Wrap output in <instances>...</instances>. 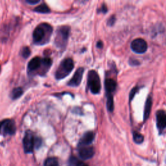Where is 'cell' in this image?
I'll return each instance as SVG.
<instances>
[{
    "label": "cell",
    "mask_w": 166,
    "mask_h": 166,
    "mask_svg": "<svg viewBox=\"0 0 166 166\" xmlns=\"http://www.w3.org/2000/svg\"><path fill=\"white\" fill-rule=\"evenodd\" d=\"M138 87H135L131 90V93H130V95H129L130 101H131L132 100V99L134 98V96L136 95V93L138 92Z\"/></svg>",
    "instance_id": "20"
},
{
    "label": "cell",
    "mask_w": 166,
    "mask_h": 166,
    "mask_svg": "<svg viewBox=\"0 0 166 166\" xmlns=\"http://www.w3.org/2000/svg\"><path fill=\"white\" fill-rule=\"evenodd\" d=\"M129 64L132 66H138L139 64V62L136 59H131L129 60Z\"/></svg>",
    "instance_id": "23"
},
{
    "label": "cell",
    "mask_w": 166,
    "mask_h": 166,
    "mask_svg": "<svg viewBox=\"0 0 166 166\" xmlns=\"http://www.w3.org/2000/svg\"><path fill=\"white\" fill-rule=\"evenodd\" d=\"M156 116H157V128L160 133H162L166 126V116L164 110H158Z\"/></svg>",
    "instance_id": "9"
},
{
    "label": "cell",
    "mask_w": 166,
    "mask_h": 166,
    "mask_svg": "<svg viewBox=\"0 0 166 166\" xmlns=\"http://www.w3.org/2000/svg\"><path fill=\"white\" fill-rule=\"evenodd\" d=\"M74 67V61L71 59H66L62 61L59 68L57 69L55 73V77L56 79L60 80L64 79L72 71Z\"/></svg>",
    "instance_id": "3"
},
{
    "label": "cell",
    "mask_w": 166,
    "mask_h": 166,
    "mask_svg": "<svg viewBox=\"0 0 166 166\" xmlns=\"http://www.w3.org/2000/svg\"><path fill=\"white\" fill-rule=\"evenodd\" d=\"M133 139H134V141L135 143H136L138 144H140L143 142L144 138L143 136V135H142L141 134H139L137 132H134L133 133Z\"/></svg>",
    "instance_id": "18"
},
{
    "label": "cell",
    "mask_w": 166,
    "mask_h": 166,
    "mask_svg": "<svg viewBox=\"0 0 166 166\" xmlns=\"http://www.w3.org/2000/svg\"><path fill=\"white\" fill-rule=\"evenodd\" d=\"M98 12L99 13H104V14H105L107 13V7L106 5L105 4H103L102 6H101V8L98 10Z\"/></svg>",
    "instance_id": "24"
},
{
    "label": "cell",
    "mask_w": 166,
    "mask_h": 166,
    "mask_svg": "<svg viewBox=\"0 0 166 166\" xmlns=\"http://www.w3.org/2000/svg\"><path fill=\"white\" fill-rule=\"evenodd\" d=\"M84 68L81 67L79 69H77L75 71V74L73 76V77L70 80V81L67 82V86H71V87H77L79 86L81 81L83 74H84Z\"/></svg>",
    "instance_id": "8"
},
{
    "label": "cell",
    "mask_w": 166,
    "mask_h": 166,
    "mask_svg": "<svg viewBox=\"0 0 166 166\" xmlns=\"http://www.w3.org/2000/svg\"><path fill=\"white\" fill-rule=\"evenodd\" d=\"M75 166H88V165H86V164H85V163L81 162H79H79H78L75 165Z\"/></svg>",
    "instance_id": "26"
},
{
    "label": "cell",
    "mask_w": 166,
    "mask_h": 166,
    "mask_svg": "<svg viewBox=\"0 0 166 166\" xmlns=\"http://www.w3.org/2000/svg\"><path fill=\"white\" fill-rule=\"evenodd\" d=\"M88 86L93 94L99 93L101 89V84L99 76L95 70H91L88 74Z\"/></svg>",
    "instance_id": "4"
},
{
    "label": "cell",
    "mask_w": 166,
    "mask_h": 166,
    "mask_svg": "<svg viewBox=\"0 0 166 166\" xmlns=\"http://www.w3.org/2000/svg\"><path fill=\"white\" fill-rule=\"evenodd\" d=\"M16 128L14 120L9 119H4L0 121V134L6 136V135H13Z\"/></svg>",
    "instance_id": "5"
},
{
    "label": "cell",
    "mask_w": 166,
    "mask_h": 166,
    "mask_svg": "<svg viewBox=\"0 0 166 166\" xmlns=\"http://www.w3.org/2000/svg\"><path fill=\"white\" fill-rule=\"evenodd\" d=\"M103 46V44L101 41H99L97 43V47L98 48H102Z\"/></svg>",
    "instance_id": "27"
},
{
    "label": "cell",
    "mask_w": 166,
    "mask_h": 166,
    "mask_svg": "<svg viewBox=\"0 0 166 166\" xmlns=\"http://www.w3.org/2000/svg\"><path fill=\"white\" fill-rule=\"evenodd\" d=\"M0 70H1V67H0Z\"/></svg>",
    "instance_id": "28"
},
{
    "label": "cell",
    "mask_w": 166,
    "mask_h": 166,
    "mask_svg": "<svg viewBox=\"0 0 166 166\" xmlns=\"http://www.w3.org/2000/svg\"><path fill=\"white\" fill-rule=\"evenodd\" d=\"M152 97L151 96H149L147 99V101L145 102V108H144V114H143V121L144 122L147 120L149 118L150 112H151V108H152Z\"/></svg>",
    "instance_id": "14"
},
{
    "label": "cell",
    "mask_w": 166,
    "mask_h": 166,
    "mask_svg": "<svg viewBox=\"0 0 166 166\" xmlns=\"http://www.w3.org/2000/svg\"><path fill=\"white\" fill-rule=\"evenodd\" d=\"M53 28L48 23H42L33 31V42L37 45H43L48 42Z\"/></svg>",
    "instance_id": "1"
},
{
    "label": "cell",
    "mask_w": 166,
    "mask_h": 166,
    "mask_svg": "<svg viewBox=\"0 0 166 166\" xmlns=\"http://www.w3.org/2000/svg\"><path fill=\"white\" fill-rule=\"evenodd\" d=\"M42 64V59L38 56L34 57L29 62L27 66L28 72L31 73L36 71L40 68Z\"/></svg>",
    "instance_id": "13"
},
{
    "label": "cell",
    "mask_w": 166,
    "mask_h": 166,
    "mask_svg": "<svg viewBox=\"0 0 166 166\" xmlns=\"http://www.w3.org/2000/svg\"><path fill=\"white\" fill-rule=\"evenodd\" d=\"M23 149L26 153H31L33 151L34 147V138L33 133L30 131L25 132L23 139Z\"/></svg>",
    "instance_id": "6"
},
{
    "label": "cell",
    "mask_w": 166,
    "mask_h": 166,
    "mask_svg": "<svg viewBox=\"0 0 166 166\" xmlns=\"http://www.w3.org/2000/svg\"><path fill=\"white\" fill-rule=\"evenodd\" d=\"M94 137L95 134L93 132H87L83 135V136L80 139L78 146H79V147H86L87 145L92 143L93 139H94Z\"/></svg>",
    "instance_id": "10"
},
{
    "label": "cell",
    "mask_w": 166,
    "mask_h": 166,
    "mask_svg": "<svg viewBox=\"0 0 166 166\" xmlns=\"http://www.w3.org/2000/svg\"><path fill=\"white\" fill-rule=\"evenodd\" d=\"M40 0H27L26 1V2H27V3L30 4V5H35V4H37L40 2Z\"/></svg>",
    "instance_id": "25"
},
{
    "label": "cell",
    "mask_w": 166,
    "mask_h": 166,
    "mask_svg": "<svg viewBox=\"0 0 166 166\" xmlns=\"http://www.w3.org/2000/svg\"><path fill=\"white\" fill-rule=\"evenodd\" d=\"M70 33V27L69 26H61L57 29L55 38V44L56 48L61 49L65 48L68 40Z\"/></svg>",
    "instance_id": "2"
},
{
    "label": "cell",
    "mask_w": 166,
    "mask_h": 166,
    "mask_svg": "<svg viewBox=\"0 0 166 166\" xmlns=\"http://www.w3.org/2000/svg\"><path fill=\"white\" fill-rule=\"evenodd\" d=\"M105 86L106 97H113L112 93L115 92L117 87L116 82L112 79H106L105 82Z\"/></svg>",
    "instance_id": "12"
},
{
    "label": "cell",
    "mask_w": 166,
    "mask_h": 166,
    "mask_svg": "<svg viewBox=\"0 0 166 166\" xmlns=\"http://www.w3.org/2000/svg\"><path fill=\"white\" fill-rule=\"evenodd\" d=\"M42 145V139L39 138H34V147L36 148H39Z\"/></svg>",
    "instance_id": "22"
},
{
    "label": "cell",
    "mask_w": 166,
    "mask_h": 166,
    "mask_svg": "<svg viewBox=\"0 0 166 166\" xmlns=\"http://www.w3.org/2000/svg\"><path fill=\"white\" fill-rule=\"evenodd\" d=\"M94 149L92 147H82L79 150V157L83 160L91 158L94 155Z\"/></svg>",
    "instance_id": "11"
},
{
    "label": "cell",
    "mask_w": 166,
    "mask_h": 166,
    "mask_svg": "<svg viewBox=\"0 0 166 166\" xmlns=\"http://www.w3.org/2000/svg\"><path fill=\"white\" fill-rule=\"evenodd\" d=\"M23 90L22 88H16L10 93V97L12 99H17L22 96Z\"/></svg>",
    "instance_id": "15"
},
{
    "label": "cell",
    "mask_w": 166,
    "mask_h": 166,
    "mask_svg": "<svg viewBox=\"0 0 166 166\" xmlns=\"http://www.w3.org/2000/svg\"><path fill=\"white\" fill-rule=\"evenodd\" d=\"M21 55L24 59H27L31 55V50L28 47H24L21 51Z\"/></svg>",
    "instance_id": "19"
},
{
    "label": "cell",
    "mask_w": 166,
    "mask_h": 166,
    "mask_svg": "<svg viewBox=\"0 0 166 166\" xmlns=\"http://www.w3.org/2000/svg\"><path fill=\"white\" fill-rule=\"evenodd\" d=\"M132 50L135 53L142 54L146 52L147 49V42L142 38H136L134 40L131 45Z\"/></svg>",
    "instance_id": "7"
},
{
    "label": "cell",
    "mask_w": 166,
    "mask_h": 166,
    "mask_svg": "<svg viewBox=\"0 0 166 166\" xmlns=\"http://www.w3.org/2000/svg\"><path fill=\"white\" fill-rule=\"evenodd\" d=\"M116 22V16L114 15H112V16L108 19L107 24L109 26H112Z\"/></svg>",
    "instance_id": "21"
},
{
    "label": "cell",
    "mask_w": 166,
    "mask_h": 166,
    "mask_svg": "<svg viewBox=\"0 0 166 166\" xmlns=\"http://www.w3.org/2000/svg\"><path fill=\"white\" fill-rule=\"evenodd\" d=\"M34 11L38 13H42V14H47V13H49L51 12L49 8L48 7V5H45V3H43L39 5V6L36 7L34 9Z\"/></svg>",
    "instance_id": "16"
},
{
    "label": "cell",
    "mask_w": 166,
    "mask_h": 166,
    "mask_svg": "<svg viewBox=\"0 0 166 166\" xmlns=\"http://www.w3.org/2000/svg\"><path fill=\"white\" fill-rule=\"evenodd\" d=\"M44 166H59L58 160L54 157L49 158L45 161Z\"/></svg>",
    "instance_id": "17"
}]
</instances>
